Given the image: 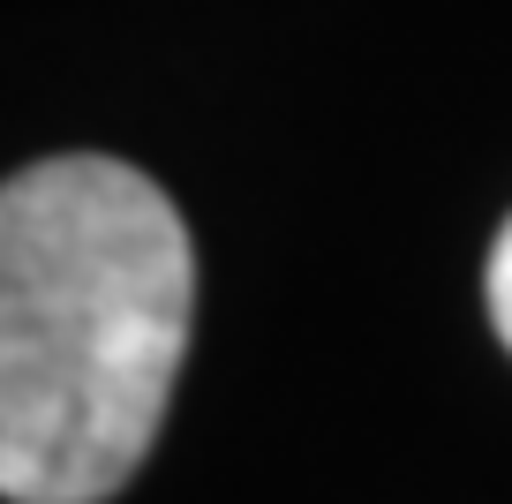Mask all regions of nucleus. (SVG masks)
<instances>
[{
	"instance_id": "1",
	"label": "nucleus",
	"mask_w": 512,
	"mask_h": 504,
	"mask_svg": "<svg viewBox=\"0 0 512 504\" xmlns=\"http://www.w3.org/2000/svg\"><path fill=\"white\" fill-rule=\"evenodd\" d=\"M196 316V249L121 158H38L0 189V489L106 504L159 444Z\"/></svg>"
},
{
	"instance_id": "2",
	"label": "nucleus",
	"mask_w": 512,
	"mask_h": 504,
	"mask_svg": "<svg viewBox=\"0 0 512 504\" xmlns=\"http://www.w3.org/2000/svg\"><path fill=\"white\" fill-rule=\"evenodd\" d=\"M490 324L512 347V219H505V234H497V249H490Z\"/></svg>"
}]
</instances>
